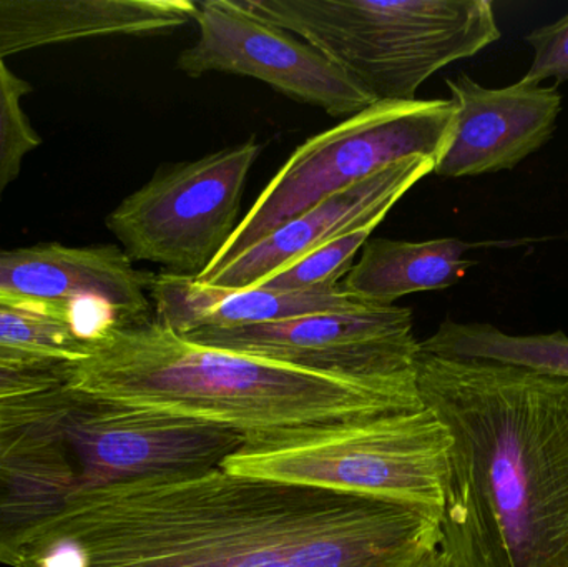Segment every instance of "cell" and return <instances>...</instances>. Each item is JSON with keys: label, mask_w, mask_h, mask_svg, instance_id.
<instances>
[{"label": "cell", "mask_w": 568, "mask_h": 567, "mask_svg": "<svg viewBox=\"0 0 568 567\" xmlns=\"http://www.w3.org/2000/svg\"><path fill=\"white\" fill-rule=\"evenodd\" d=\"M384 219L386 216H376L356 229L347 230L258 286L280 292H306L339 285V280L353 269L357 253Z\"/></svg>", "instance_id": "18"}, {"label": "cell", "mask_w": 568, "mask_h": 567, "mask_svg": "<svg viewBox=\"0 0 568 567\" xmlns=\"http://www.w3.org/2000/svg\"><path fill=\"white\" fill-rule=\"evenodd\" d=\"M193 20L199 40L176 60L193 79L210 72L253 77L333 117H353L374 105L323 52L253 16L239 0L196 2Z\"/></svg>", "instance_id": "9"}, {"label": "cell", "mask_w": 568, "mask_h": 567, "mask_svg": "<svg viewBox=\"0 0 568 567\" xmlns=\"http://www.w3.org/2000/svg\"><path fill=\"white\" fill-rule=\"evenodd\" d=\"M534 47L532 65L523 77L524 83L540 85L544 80L556 79L557 83L568 80V13L557 22L539 27L526 36Z\"/></svg>", "instance_id": "20"}, {"label": "cell", "mask_w": 568, "mask_h": 567, "mask_svg": "<svg viewBox=\"0 0 568 567\" xmlns=\"http://www.w3.org/2000/svg\"><path fill=\"white\" fill-rule=\"evenodd\" d=\"M456 107L453 132L434 173L449 179L510 170L547 145L562 97L556 85L520 82L487 89L467 73L447 80Z\"/></svg>", "instance_id": "11"}, {"label": "cell", "mask_w": 568, "mask_h": 567, "mask_svg": "<svg viewBox=\"0 0 568 567\" xmlns=\"http://www.w3.org/2000/svg\"><path fill=\"white\" fill-rule=\"evenodd\" d=\"M469 249L473 245L459 239L367 240L341 286L364 305H394L413 293L456 285L474 265L464 259Z\"/></svg>", "instance_id": "15"}, {"label": "cell", "mask_w": 568, "mask_h": 567, "mask_svg": "<svg viewBox=\"0 0 568 567\" xmlns=\"http://www.w3.org/2000/svg\"><path fill=\"white\" fill-rule=\"evenodd\" d=\"M149 295L153 320L179 335L202 328H239L366 306L344 292L341 283L306 292H280L263 286L222 288L169 272L153 275Z\"/></svg>", "instance_id": "14"}, {"label": "cell", "mask_w": 568, "mask_h": 567, "mask_svg": "<svg viewBox=\"0 0 568 567\" xmlns=\"http://www.w3.org/2000/svg\"><path fill=\"white\" fill-rule=\"evenodd\" d=\"M450 435L427 406L301 445L246 449L222 469L443 512Z\"/></svg>", "instance_id": "6"}, {"label": "cell", "mask_w": 568, "mask_h": 567, "mask_svg": "<svg viewBox=\"0 0 568 567\" xmlns=\"http://www.w3.org/2000/svg\"><path fill=\"white\" fill-rule=\"evenodd\" d=\"M72 366L19 368V366L0 365V399L69 382Z\"/></svg>", "instance_id": "21"}, {"label": "cell", "mask_w": 568, "mask_h": 567, "mask_svg": "<svg viewBox=\"0 0 568 567\" xmlns=\"http://www.w3.org/2000/svg\"><path fill=\"white\" fill-rule=\"evenodd\" d=\"M70 383L103 398L215 423L246 449L286 448L424 408L416 379L351 382L199 345L155 320L110 330Z\"/></svg>", "instance_id": "3"}, {"label": "cell", "mask_w": 568, "mask_h": 567, "mask_svg": "<svg viewBox=\"0 0 568 567\" xmlns=\"http://www.w3.org/2000/svg\"><path fill=\"white\" fill-rule=\"evenodd\" d=\"M152 280L115 245L0 250V300L69 320L92 343L153 318Z\"/></svg>", "instance_id": "10"}, {"label": "cell", "mask_w": 568, "mask_h": 567, "mask_svg": "<svg viewBox=\"0 0 568 567\" xmlns=\"http://www.w3.org/2000/svg\"><path fill=\"white\" fill-rule=\"evenodd\" d=\"M195 10L189 0H0V60L79 40L172 32Z\"/></svg>", "instance_id": "13"}, {"label": "cell", "mask_w": 568, "mask_h": 567, "mask_svg": "<svg viewBox=\"0 0 568 567\" xmlns=\"http://www.w3.org/2000/svg\"><path fill=\"white\" fill-rule=\"evenodd\" d=\"M420 352L440 358L507 363L568 378V336L564 332L509 335L489 323L446 320L433 336L420 342Z\"/></svg>", "instance_id": "16"}, {"label": "cell", "mask_w": 568, "mask_h": 567, "mask_svg": "<svg viewBox=\"0 0 568 567\" xmlns=\"http://www.w3.org/2000/svg\"><path fill=\"white\" fill-rule=\"evenodd\" d=\"M30 92V83L0 60V199L20 175L26 156L42 145L23 109Z\"/></svg>", "instance_id": "19"}, {"label": "cell", "mask_w": 568, "mask_h": 567, "mask_svg": "<svg viewBox=\"0 0 568 567\" xmlns=\"http://www.w3.org/2000/svg\"><path fill=\"white\" fill-rule=\"evenodd\" d=\"M92 348L93 343L69 320L0 300V365H77Z\"/></svg>", "instance_id": "17"}, {"label": "cell", "mask_w": 568, "mask_h": 567, "mask_svg": "<svg viewBox=\"0 0 568 567\" xmlns=\"http://www.w3.org/2000/svg\"><path fill=\"white\" fill-rule=\"evenodd\" d=\"M419 567H453L450 566L449 559H447V556L444 555L443 551H437L436 555L430 556L429 559H427L426 563H424L423 566Z\"/></svg>", "instance_id": "22"}, {"label": "cell", "mask_w": 568, "mask_h": 567, "mask_svg": "<svg viewBox=\"0 0 568 567\" xmlns=\"http://www.w3.org/2000/svg\"><path fill=\"white\" fill-rule=\"evenodd\" d=\"M256 139L199 160L163 165L109 216L132 262L199 279L239 229L246 180L262 155Z\"/></svg>", "instance_id": "7"}, {"label": "cell", "mask_w": 568, "mask_h": 567, "mask_svg": "<svg viewBox=\"0 0 568 567\" xmlns=\"http://www.w3.org/2000/svg\"><path fill=\"white\" fill-rule=\"evenodd\" d=\"M434 169L436 160L424 156L394 163L283 223L232 262L199 276L196 282L222 288L262 285L270 276L286 270L347 230L376 216H386L414 185L434 173Z\"/></svg>", "instance_id": "12"}, {"label": "cell", "mask_w": 568, "mask_h": 567, "mask_svg": "<svg viewBox=\"0 0 568 567\" xmlns=\"http://www.w3.org/2000/svg\"><path fill=\"white\" fill-rule=\"evenodd\" d=\"M416 385L450 435V566L568 567V378L420 352Z\"/></svg>", "instance_id": "2"}, {"label": "cell", "mask_w": 568, "mask_h": 567, "mask_svg": "<svg viewBox=\"0 0 568 567\" xmlns=\"http://www.w3.org/2000/svg\"><path fill=\"white\" fill-rule=\"evenodd\" d=\"M454 119L456 107L450 99L379 102L306 140L273 176L202 275L222 269L334 193L394 163L416 156L437 163L449 142Z\"/></svg>", "instance_id": "5"}, {"label": "cell", "mask_w": 568, "mask_h": 567, "mask_svg": "<svg viewBox=\"0 0 568 567\" xmlns=\"http://www.w3.org/2000/svg\"><path fill=\"white\" fill-rule=\"evenodd\" d=\"M439 548L440 513L219 468L93 493L12 567H419Z\"/></svg>", "instance_id": "1"}, {"label": "cell", "mask_w": 568, "mask_h": 567, "mask_svg": "<svg viewBox=\"0 0 568 567\" xmlns=\"http://www.w3.org/2000/svg\"><path fill=\"white\" fill-rule=\"evenodd\" d=\"M323 52L374 103L413 102L437 70L500 39L489 0H239Z\"/></svg>", "instance_id": "4"}, {"label": "cell", "mask_w": 568, "mask_h": 567, "mask_svg": "<svg viewBox=\"0 0 568 567\" xmlns=\"http://www.w3.org/2000/svg\"><path fill=\"white\" fill-rule=\"evenodd\" d=\"M190 342L351 382L416 379L420 342L404 306H357L239 328H202Z\"/></svg>", "instance_id": "8"}]
</instances>
